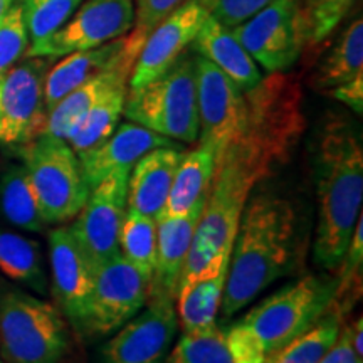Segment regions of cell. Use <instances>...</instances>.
Listing matches in <instances>:
<instances>
[{
    "instance_id": "obj_9",
    "label": "cell",
    "mask_w": 363,
    "mask_h": 363,
    "mask_svg": "<svg viewBox=\"0 0 363 363\" xmlns=\"http://www.w3.org/2000/svg\"><path fill=\"white\" fill-rule=\"evenodd\" d=\"M45 57H29L11 67L0 83V143H30L43 133L48 111L44 106Z\"/></svg>"
},
{
    "instance_id": "obj_16",
    "label": "cell",
    "mask_w": 363,
    "mask_h": 363,
    "mask_svg": "<svg viewBox=\"0 0 363 363\" xmlns=\"http://www.w3.org/2000/svg\"><path fill=\"white\" fill-rule=\"evenodd\" d=\"M175 140L136 125L133 121L120 125L110 138L98 147L78 155L81 172L89 189L116 170H131L140 158L157 148H180Z\"/></svg>"
},
{
    "instance_id": "obj_19",
    "label": "cell",
    "mask_w": 363,
    "mask_h": 363,
    "mask_svg": "<svg viewBox=\"0 0 363 363\" xmlns=\"http://www.w3.org/2000/svg\"><path fill=\"white\" fill-rule=\"evenodd\" d=\"M136 62V57L131 54L123 52L115 65L93 76L78 88L72 89L69 94L59 101L51 111L48 113L45 123L40 135H51L56 138L66 140L69 130L78 123V120L84 115L86 111L98 101L99 98L110 93L111 89L118 88L121 84H128L131 71Z\"/></svg>"
},
{
    "instance_id": "obj_24",
    "label": "cell",
    "mask_w": 363,
    "mask_h": 363,
    "mask_svg": "<svg viewBox=\"0 0 363 363\" xmlns=\"http://www.w3.org/2000/svg\"><path fill=\"white\" fill-rule=\"evenodd\" d=\"M0 212L11 224L30 233L48 225L24 163L7 167L0 175Z\"/></svg>"
},
{
    "instance_id": "obj_20",
    "label": "cell",
    "mask_w": 363,
    "mask_h": 363,
    "mask_svg": "<svg viewBox=\"0 0 363 363\" xmlns=\"http://www.w3.org/2000/svg\"><path fill=\"white\" fill-rule=\"evenodd\" d=\"M190 45L199 56L219 67L242 93L252 89L262 79L256 61L249 56L233 30L217 22L212 16H207Z\"/></svg>"
},
{
    "instance_id": "obj_8",
    "label": "cell",
    "mask_w": 363,
    "mask_h": 363,
    "mask_svg": "<svg viewBox=\"0 0 363 363\" xmlns=\"http://www.w3.org/2000/svg\"><path fill=\"white\" fill-rule=\"evenodd\" d=\"M133 0H88L61 29L27 49L29 57H59L123 38L133 27Z\"/></svg>"
},
{
    "instance_id": "obj_6",
    "label": "cell",
    "mask_w": 363,
    "mask_h": 363,
    "mask_svg": "<svg viewBox=\"0 0 363 363\" xmlns=\"http://www.w3.org/2000/svg\"><path fill=\"white\" fill-rule=\"evenodd\" d=\"M22 163L38 194L45 224H61L74 219L88 201L78 155L66 140L39 135L21 150Z\"/></svg>"
},
{
    "instance_id": "obj_41",
    "label": "cell",
    "mask_w": 363,
    "mask_h": 363,
    "mask_svg": "<svg viewBox=\"0 0 363 363\" xmlns=\"http://www.w3.org/2000/svg\"><path fill=\"white\" fill-rule=\"evenodd\" d=\"M0 363H4V360H2V357H0Z\"/></svg>"
},
{
    "instance_id": "obj_10",
    "label": "cell",
    "mask_w": 363,
    "mask_h": 363,
    "mask_svg": "<svg viewBox=\"0 0 363 363\" xmlns=\"http://www.w3.org/2000/svg\"><path fill=\"white\" fill-rule=\"evenodd\" d=\"M230 30L269 74L289 69L303 51L298 0H274Z\"/></svg>"
},
{
    "instance_id": "obj_34",
    "label": "cell",
    "mask_w": 363,
    "mask_h": 363,
    "mask_svg": "<svg viewBox=\"0 0 363 363\" xmlns=\"http://www.w3.org/2000/svg\"><path fill=\"white\" fill-rule=\"evenodd\" d=\"M184 2L185 0H136L133 30L125 38L126 52L138 57L150 33Z\"/></svg>"
},
{
    "instance_id": "obj_32",
    "label": "cell",
    "mask_w": 363,
    "mask_h": 363,
    "mask_svg": "<svg viewBox=\"0 0 363 363\" xmlns=\"http://www.w3.org/2000/svg\"><path fill=\"white\" fill-rule=\"evenodd\" d=\"M340 266H342V271L337 276V289H335V296L330 308L345 318L362 296L363 217L357 222L355 233L352 235L350 244H348Z\"/></svg>"
},
{
    "instance_id": "obj_3",
    "label": "cell",
    "mask_w": 363,
    "mask_h": 363,
    "mask_svg": "<svg viewBox=\"0 0 363 363\" xmlns=\"http://www.w3.org/2000/svg\"><path fill=\"white\" fill-rule=\"evenodd\" d=\"M123 115L136 125L175 142L199 138L195 56L182 54L165 72L126 93Z\"/></svg>"
},
{
    "instance_id": "obj_21",
    "label": "cell",
    "mask_w": 363,
    "mask_h": 363,
    "mask_svg": "<svg viewBox=\"0 0 363 363\" xmlns=\"http://www.w3.org/2000/svg\"><path fill=\"white\" fill-rule=\"evenodd\" d=\"M125 39H115L99 48L66 54L65 59L48 71L44 79V106L51 111L66 94L84 81L110 67L123 56Z\"/></svg>"
},
{
    "instance_id": "obj_14",
    "label": "cell",
    "mask_w": 363,
    "mask_h": 363,
    "mask_svg": "<svg viewBox=\"0 0 363 363\" xmlns=\"http://www.w3.org/2000/svg\"><path fill=\"white\" fill-rule=\"evenodd\" d=\"M175 299L150 298V305L140 315L116 330L104 343L103 363H162L174 342L179 320Z\"/></svg>"
},
{
    "instance_id": "obj_28",
    "label": "cell",
    "mask_w": 363,
    "mask_h": 363,
    "mask_svg": "<svg viewBox=\"0 0 363 363\" xmlns=\"http://www.w3.org/2000/svg\"><path fill=\"white\" fill-rule=\"evenodd\" d=\"M342 321L343 316L330 308L315 325L272 353L266 363H320L337 340Z\"/></svg>"
},
{
    "instance_id": "obj_4",
    "label": "cell",
    "mask_w": 363,
    "mask_h": 363,
    "mask_svg": "<svg viewBox=\"0 0 363 363\" xmlns=\"http://www.w3.org/2000/svg\"><path fill=\"white\" fill-rule=\"evenodd\" d=\"M67 350L69 330L59 308L22 289L0 291L4 363H61Z\"/></svg>"
},
{
    "instance_id": "obj_40",
    "label": "cell",
    "mask_w": 363,
    "mask_h": 363,
    "mask_svg": "<svg viewBox=\"0 0 363 363\" xmlns=\"http://www.w3.org/2000/svg\"><path fill=\"white\" fill-rule=\"evenodd\" d=\"M13 6V0H0V19L6 16L9 9Z\"/></svg>"
},
{
    "instance_id": "obj_18",
    "label": "cell",
    "mask_w": 363,
    "mask_h": 363,
    "mask_svg": "<svg viewBox=\"0 0 363 363\" xmlns=\"http://www.w3.org/2000/svg\"><path fill=\"white\" fill-rule=\"evenodd\" d=\"M184 150L157 148L135 163L128 177V211L158 219L169 199Z\"/></svg>"
},
{
    "instance_id": "obj_31",
    "label": "cell",
    "mask_w": 363,
    "mask_h": 363,
    "mask_svg": "<svg viewBox=\"0 0 363 363\" xmlns=\"http://www.w3.org/2000/svg\"><path fill=\"white\" fill-rule=\"evenodd\" d=\"M357 0H303L298 2L303 48H316L338 27Z\"/></svg>"
},
{
    "instance_id": "obj_26",
    "label": "cell",
    "mask_w": 363,
    "mask_h": 363,
    "mask_svg": "<svg viewBox=\"0 0 363 363\" xmlns=\"http://www.w3.org/2000/svg\"><path fill=\"white\" fill-rule=\"evenodd\" d=\"M227 271L214 278L180 284L177 289V320L184 331H197L216 325L220 311Z\"/></svg>"
},
{
    "instance_id": "obj_27",
    "label": "cell",
    "mask_w": 363,
    "mask_h": 363,
    "mask_svg": "<svg viewBox=\"0 0 363 363\" xmlns=\"http://www.w3.org/2000/svg\"><path fill=\"white\" fill-rule=\"evenodd\" d=\"M360 72H363V22L357 19L318 67L315 86L320 89L337 88Z\"/></svg>"
},
{
    "instance_id": "obj_2",
    "label": "cell",
    "mask_w": 363,
    "mask_h": 363,
    "mask_svg": "<svg viewBox=\"0 0 363 363\" xmlns=\"http://www.w3.org/2000/svg\"><path fill=\"white\" fill-rule=\"evenodd\" d=\"M316 179L320 208L315 261L323 269H337L362 217L363 202V150L347 123L326 126L318 150Z\"/></svg>"
},
{
    "instance_id": "obj_33",
    "label": "cell",
    "mask_w": 363,
    "mask_h": 363,
    "mask_svg": "<svg viewBox=\"0 0 363 363\" xmlns=\"http://www.w3.org/2000/svg\"><path fill=\"white\" fill-rule=\"evenodd\" d=\"M83 0H22V16L33 44L44 40L69 21Z\"/></svg>"
},
{
    "instance_id": "obj_7",
    "label": "cell",
    "mask_w": 363,
    "mask_h": 363,
    "mask_svg": "<svg viewBox=\"0 0 363 363\" xmlns=\"http://www.w3.org/2000/svg\"><path fill=\"white\" fill-rule=\"evenodd\" d=\"M130 170H116L89 190L88 201L69 227L79 246L96 266L120 252V233L128 211Z\"/></svg>"
},
{
    "instance_id": "obj_22",
    "label": "cell",
    "mask_w": 363,
    "mask_h": 363,
    "mask_svg": "<svg viewBox=\"0 0 363 363\" xmlns=\"http://www.w3.org/2000/svg\"><path fill=\"white\" fill-rule=\"evenodd\" d=\"M216 170V158L211 150L197 145L192 152H185L175 172L169 199L162 216H182L206 197Z\"/></svg>"
},
{
    "instance_id": "obj_30",
    "label": "cell",
    "mask_w": 363,
    "mask_h": 363,
    "mask_svg": "<svg viewBox=\"0 0 363 363\" xmlns=\"http://www.w3.org/2000/svg\"><path fill=\"white\" fill-rule=\"evenodd\" d=\"M165 363H233L219 325L197 331H184Z\"/></svg>"
},
{
    "instance_id": "obj_12",
    "label": "cell",
    "mask_w": 363,
    "mask_h": 363,
    "mask_svg": "<svg viewBox=\"0 0 363 363\" xmlns=\"http://www.w3.org/2000/svg\"><path fill=\"white\" fill-rule=\"evenodd\" d=\"M148 281L121 254L96 269L89 315L81 337H106L145 306Z\"/></svg>"
},
{
    "instance_id": "obj_25",
    "label": "cell",
    "mask_w": 363,
    "mask_h": 363,
    "mask_svg": "<svg viewBox=\"0 0 363 363\" xmlns=\"http://www.w3.org/2000/svg\"><path fill=\"white\" fill-rule=\"evenodd\" d=\"M0 271L40 296H48L43 252L35 240L0 229Z\"/></svg>"
},
{
    "instance_id": "obj_36",
    "label": "cell",
    "mask_w": 363,
    "mask_h": 363,
    "mask_svg": "<svg viewBox=\"0 0 363 363\" xmlns=\"http://www.w3.org/2000/svg\"><path fill=\"white\" fill-rule=\"evenodd\" d=\"M225 342L233 363H266L267 353L254 335V331L242 320L235 321L225 331Z\"/></svg>"
},
{
    "instance_id": "obj_5",
    "label": "cell",
    "mask_w": 363,
    "mask_h": 363,
    "mask_svg": "<svg viewBox=\"0 0 363 363\" xmlns=\"http://www.w3.org/2000/svg\"><path fill=\"white\" fill-rule=\"evenodd\" d=\"M337 278L305 276L284 286L240 320L254 331L269 358L330 310Z\"/></svg>"
},
{
    "instance_id": "obj_1",
    "label": "cell",
    "mask_w": 363,
    "mask_h": 363,
    "mask_svg": "<svg viewBox=\"0 0 363 363\" xmlns=\"http://www.w3.org/2000/svg\"><path fill=\"white\" fill-rule=\"evenodd\" d=\"M298 217L293 203L272 194L247 201L240 216L220 310L233 316L284 276L296 259Z\"/></svg>"
},
{
    "instance_id": "obj_17",
    "label": "cell",
    "mask_w": 363,
    "mask_h": 363,
    "mask_svg": "<svg viewBox=\"0 0 363 363\" xmlns=\"http://www.w3.org/2000/svg\"><path fill=\"white\" fill-rule=\"evenodd\" d=\"M207 195L185 214L160 216L157 219V257L155 269L148 283V299H175L182 267L192 246L195 229L206 207Z\"/></svg>"
},
{
    "instance_id": "obj_11",
    "label": "cell",
    "mask_w": 363,
    "mask_h": 363,
    "mask_svg": "<svg viewBox=\"0 0 363 363\" xmlns=\"http://www.w3.org/2000/svg\"><path fill=\"white\" fill-rule=\"evenodd\" d=\"M197 69L199 145L214 153L222 152L238 138L244 121V93L206 57L195 56Z\"/></svg>"
},
{
    "instance_id": "obj_39",
    "label": "cell",
    "mask_w": 363,
    "mask_h": 363,
    "mask_svg": "<svg viewBox=\"0 0 363 363\" xmlns=\"http://www.w3.org/2000/svg\"><path fill=\"white\" fill-rule=\"evenodd\" d=\"M333 96L350 106L357 115H362L363 111V72L357 74L347 83L333 88Z\"/></svg>"
},
{
    "instance_id": "obj_42",
    "label": "cell",
    "mask_w": 363,
    "mask_h": 363,
    "mask_svg": "<svg viewBox=\"0 0 363 363\" xmlns=\"http://www.w3.org/2000/svg\"><path fill=\"white\" fill-rule=\"evenodd\" d=\"M0 83H2V76H0Z\"/></svg>"
},
{
    "instance_id": "obj_35",
    "label": "cell",
    "mask_w": 363,
    "mask_h": 363,
    "mask_svg": "<svg viewBox=\"0 0 363 363\" xmlns=\"http://www.w3.org/2000/svg\"><path fill=\"white\" fill-rule=\"evenodd\" d=\"M29 45L24 16L21 4L9 9L6 16L0 19V76L19 62Z\"/></svg>"
},
{
    "instance_id": "obj_37",
    "label": "cell",
    "mask_w": 363,
    "mask_h": 363,
    "mask_svg": "<svg viewBox=\"0 0 363 363\" xmlns=\"http://www.w3.org/2000/svg\"><path fill=\"white\" fill-rule=\"evenodd\" d=\"M274 0H202L208 16H212L222 26L234 29L256 16Z\"/></svg>"
},
{
    "instance_id": "obj_38",
    "label": "cell",
    "mask_w": 363,
    "mask_h": 363,
    "mask_svg": "<svg viewBox=\"0 0 363 363\" xmlns=\"http://www.w3.org/2000/svg\"><path fill=\"white\" fill-rule=\"evenodd\" d=\"M320 363H362V357L357 355L350 340V326L340 330L337 340L325 353Z\"/></svg>"
},
{
    "instance_id": "obj_23",
    "label": "cell",
    "mask_w": 363,
    "mask_h": 363,
    "mask_svg": "<svg viewBox=\"0 0 363 363\" xmlns=\"http://www.w3.org/2000/svg\"><path fill=\"white\" fill-rule=\"evenodd\" d=\"M128 84H121L98 99L69 130L66 142L76 155L98 147L118 128L125 110Z\"/></svg>"
},
{
    "instance_id": "obj_29",
    "label": "cell",
    "mask_w": 363,
    "mask_h": 363,
    "mask_svg": "<svg viewBox=\"0 0 363 363\" xmlns=\"http://www.w3.org/2000/svg\"><path fill=\"white\" fill-rule=\"evenodd\" d=\"M120 252L150 283L157 257V219L126 211L120 233Z\"/></svg>"
},
{
    "instance_id": "obj_15",
    "label": "cell",
    "mask_w": 363,
    "mask_h": 363,
    "mask_svg": "<svg viewBox=\"0 0 363 363\" xmlns=\"http://www.w3.org/2000/svg\"><path fill=\"white\" fill-rule=\"evenodd\" d=\"M208 12L202 0H185L150 33L130 76V88L150 83L165 72L192 44Z\"/></svg>"
},
{
    "instance_id": "obj_13",
    "label": "cell",
    "mask_w": 363,
    "mask_h": 363,
    "mask_svg": "<svg viewBox=\"0 0 363 363\" xmlns=\"http://www.w3.org/2000/svg\"><path fill=\"white\" fill-rule=\"evenodd\" d=\"M49 262L59 311L81 335L89 315L96 266L79 246L69 227H59L49 234Z\"/></svg>"
}]
</instances>
